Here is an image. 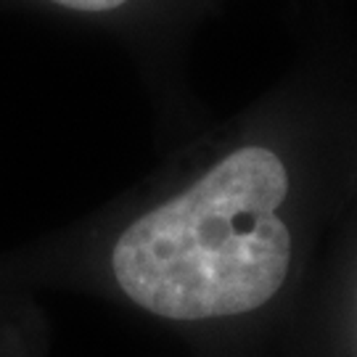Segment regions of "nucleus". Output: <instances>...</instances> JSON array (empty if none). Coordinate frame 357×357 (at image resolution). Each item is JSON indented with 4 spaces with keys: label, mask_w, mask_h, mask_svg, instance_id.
Wrapping results in <instances>:
<instances>
[{
    "label": "nucleus",
    "mask_w": 357,
    "mask_h": 357,
    "mask_svg": "<svg viewBox=\"0 0 357 357\" xmlns=\"http://www.w3.org/2000/svg\"><path fill=\"white\" fill-rule=\"evenodd\" d=\"M283 162L268 149L228 153L188 191L141 215L112 249V273L138 307L167 320L243 315L270 302L291 265L278 206Z\"/></svg>",
    "instance_id": "1"
},
{
    "label": "nucleus",
    "mask_w": 357,
    "mask_h": 357,
    "mask_svg": "<svg viewBox=\"0 0 357 357\" xmlns=\"http://www.w3.org/2000/svg\"><path fill=\"white\" fill-rule=\"evenodd\" d=\"M61 8H72V11H85V13H101V11H114L119 6H125L128 0H51Z\"/></svg>",
    "instance_id": "2"
}]
</instances>
